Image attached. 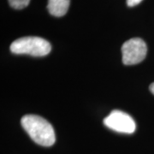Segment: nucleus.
<instances>
[{
	"label": "nucleus",
	"mask_w": 154,
	"mask_h": 154,
	"mask_svg": "<svg viewBox=\"0 0 154 154\" xmlns=\"http://www.w3.org/2000/svg\"><path fill=\"white\" fill-rule=\"evenodd\" d=\"M104 123L110 129L124 134H133L136 128L135 122L130 116L118 110H112L104 119Z\"/></svg>",
	"instance_id": "20e7f679"
},
{
	"label": "nucleus",
	"mask_w": 154,
	"mask_h": 154,
	"mask_svg": "<svg viewBox=\"0 0 154 154\" xmlns=\"http://www.w3.org/2000/svg\"><path fill=\"white\" fill-rule=\"evenodd\" d=\"M141 2L142 0H127V5L128 7H134V6L138 5Z\"/></svg>",
	"instance_id": "0eeeda50"
},
{
	"label": "nucleus",
	"mask_w": 154,
	"mask_h": 154,
	"mask_svg": "<svg viewBox=\"0 0 154 154\" xmlns=\"http://www.w3.org/2000/svg\"><path fill=\"white\" fill-rule=\"evenodd\" d=\"M69 4L70 0H48L47 10L51 16L63 17L69 10Z\"/></svg>",
	"instance_id": "39448f33"
},
{
	"label": "nucleus",
	"mask_w": 154,
	"mask_h": 154,
	"mask_svg": "<svg viewBox=\"0 0 154 154\" xmlns=\"http://www.w3.org/2000/svg\"><path fill=\"white\" fill-rule=\"evenodd\" d=\"M149 89H150V91H151V93L152 94H154V82H152L151 85H150V87H149Z\"/></svg>",
	"instance_id": "6e6552de"
},
{
	"label": "nucleus",
	"mask_w": 154,
	"mask_h": 154,
	"mask_svg": "<svg viewBox=\"0 0 154 154\" xmlns=\"http://www.w3.org/2000/svg\"><path fill=\"white\" fill-rule=\"evenodd\" d=\"M51 45L43 38L28 36L16 39L11 45V51L14 54H28L33 57H44L49 54Z\"/></svg>",
	"instance_id": "f03ea898"
},
{
	"label": "nucleus",
	"mask_w": 154,
	"mask_h": 154,
	"mask_svg": "<svg viewBox=\"0 0 154 154\" xmlns=\"http://www.w3.org/2000/svg\"><path fill=\"white\" fill-rule=\"evenodd\" d=\"M146 53L147 45L140 38H130L122 46V63L125 65H134L142 62Z\"/></svg>",
	"instance_id": "7ed1b4c3"
},
{
	"label": "nucleus",
	"mask_w": 154,
	"mask_h": 154,
	"mask_svg": "<svg viewBox=\"0 0 154 154\" xmlns=\"http://www.w3.org/2000/svg\"><path fill=\"white\" fill-rule=\"evenodd\" d=\"M10 5L16 10H22L29 5L30 0H8Z\"/></svg>",
	"instance_id": "423d86ee"
},
{
	"label": "nucleus",
	"mask_w": 154,
	"mask_h": 154,
	"mask_svg": "<svg viewBox=\"0 0 154 154\" xmlns=\"http://www.w3.org/2000/svg\"><path fill=\"white\" fill-rule=\"evenodd\" d=\"M22 128L35 143L51 146L56 141L53 127L45 118L37 115H26L21 120Z\"/></svg>",
	"instance_id": "f257e3e1"
}]
</instances>
